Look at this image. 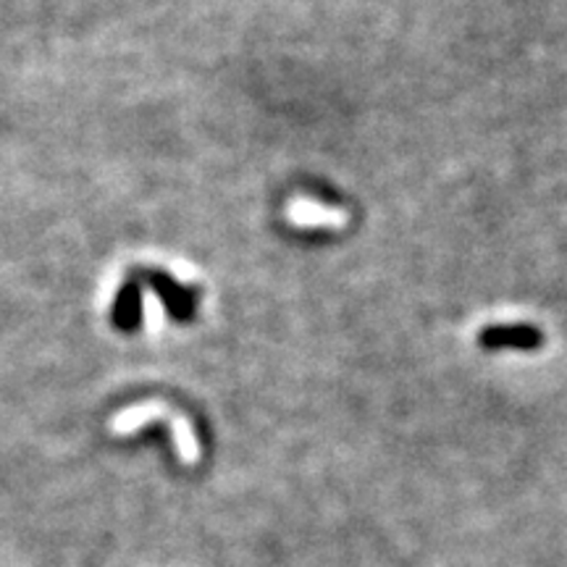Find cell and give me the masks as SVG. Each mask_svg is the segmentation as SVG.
I'll return each instance as SVG.
<instances>
[{
    "instance_id": "3957f363",
    "label": "cell",
    "mask_w": 567,
    "mask_h": 567,
    "mask_svg": "<svg viewBox=\"0 0 567 567\" xmlns=\"http://www.w3.org/2000/svg\"><path fill=\"white\" fill-rule=\"evenodd\" d=\"M113 316H116V323L122 326V329H132V326L140 321V289L134 287V284L122 289L116 308H113Z\"/></svg>"
},
{
    "instance_id": "6da1fadb",
    "label": "cell",
    "mask_w": 567,
    "mask_h": 567,
    "mask_svg": "<svg viewBox=\"0 0 567 567\" xmlns=\"http://www.w3.org/2000/svg\"><path fill=\"white\" fill-rule=\"evenodd\" d=\"M481 344L484 347H517V350H538L544 344L542 331L536 326L517 323V326H494L481 334Z\"/></svg>"
},
{
    "instance_id": "7a4b0ae2",
    "label": "cell",
    "mask_w": 567,
    "mask_h": 567,
    "mask_svg": "<svg viewBox=\"0 0 567 567\" xmlns=\"http://www.w3.org/2000/svg\"><path fill=\"white\" fill-rule=\"evenodd\" d=\"M287 218L297 226H344L347 216L323 205L310 200H292L289 203Z\"/></svg>"
}]
</instances>
